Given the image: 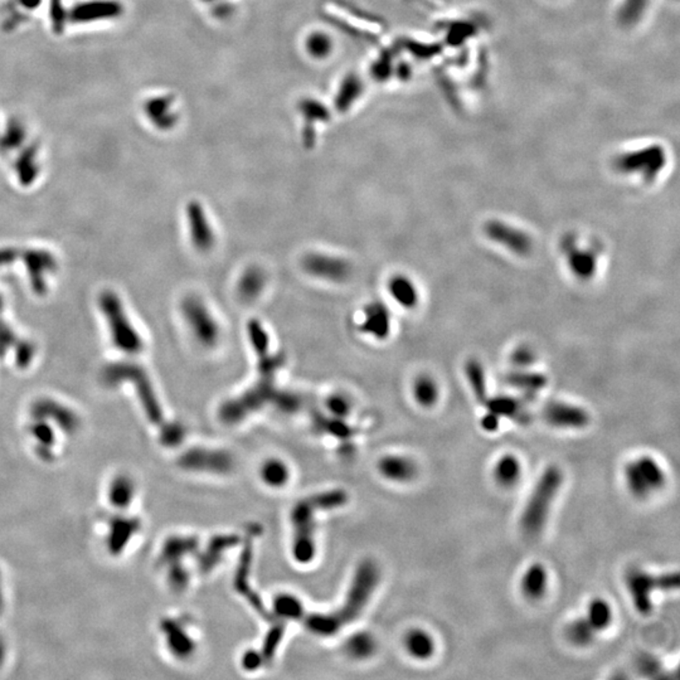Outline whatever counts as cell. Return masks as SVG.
Wrapping results in <instances>:
<instances>
[{
  "label": "cell",
  "instance_id": "14",
  "mask_svg": "<svg viewBox=\"0 0 680 680\" xmlns=\"http://www.w3.org/2000/svg\"><path fill=\"white\" fill-rule=\"evenodd\" d=\"M362 330L376 339H385L391 330V314L382 302L370 304L364 310Z\"/></svg>",
  "mask_w": 680,
  "mask_h": 680
},
{
  "label": "cell",
  "instance_id": "18",
  "mask_svg": "<svg viewBox=\"0 0 680 680\" xmlns=\"http://www.w3.org/2000/svg\"><path fill=\"white\" fill-rule=\"evenodd\" d=\"M494 479L503 488H512L521 480V464L512 453L503 455L494 465Z\"/></svg>",
  "mask_w": 680,
  "mask_h": 680
},
{
  "label": "cell",
  "instance_id": "23",
  "mask_svg": "<svg viewBox=\"0 0 680 680\" xmlns=\"http://www.w3.org/2000/svg\"><path fill=\"white\" fill-rule=\"evenodd\" d=\"M589 620L592 627L598 631H604V628L611 625L612 610L609 602H606L602 598H595L591 601L587 607V613L585 616Z\"/></svg>",
  "mask_w": 680,
  "mask_h": 680
},
{
  "label": "cell",
  "instance_id": "31",
  "mask_svg": "<svg viewBox=\"0 0 680 680\" xmlns=\"http://www.w3.org/2000/svg\"><path fill=\"white\" fill-rule=\"evenodd\" d=\"M249 338L255 348L257 354L260 356L269 354V337L266 335L264 328L260 321L251 320L249 324Z\"/></svg>",
  "mask_w": 680,
  "mask_h": 680
},
{
  "label": "cell",
  "instance_id": "5",
  "mask_svg": "<svg viewBox=\"0 0 680 680\" xmlns=\"http://www.w3.org/2000/svg\"><path fill=\"white\" fill-rule=\"evenodd\" d=\"M627 490L635 498L644 499L661 490L666 483L664 470L650 456H640L627 462L624 468Z\"/></svg>",
  "mask_w": 680,
  "mask_h": 680
},
{
  "label": "cell",
  "instance_id": "7",
  "mask_svg": "<svg viewBox=\"0 0 680 680\" xmlns=\"http://www.w3.org/2000/svg\"><path fill=\"white\" fill-rule=\"evenodd\" d=\"M484 232L489 240L509 249L515 255L527 256L533 249V241L528 234L503 220L492 219L486 222L484 226Z\"/></svg>",
  "mask_w": 680,
  "mask_h": 680
},
{
  "label": "cell",
  "instance_id": "34",
  "mask_svg": "<svg viewBox=\"0 0 680 680\" xmlns=\"http://www.w3.org/2000/svg\"><path fill=\"white\" fill-rule=\"evenodd\" d=\"M328 408L337 417H344V416H347L349 413L350 405H349V400H348L347 397L340 396V394H335V396H332L328 400Z\"/></svg>",
  "mask_w": 680,
  "mask_h": 680
},
{
  "label": "cell",
  "instance_id": "36",
  "mask_svg": "<svg viewBox=\"0 0 680 680\" xmlns=\"http://www.w3.org/2000/svg\"><path fill=\"white\" fill-rule=\"evenodd\" d=\"M242 663H243V666H245L246 669H249V670H255V669H257L260 665L264 663V660L261 659L260 654L256 653V651H249V653H246V654H245Z\"/></svg>",
  "mask_w": 680,
  "mask_h": 680
},
{
  "label": "cell",
  "instance_id": "35",
  "mask_svg": "<svg viewBox=\"0 0 680 680\" xmlns=\"http://www.w3.org/2000/svg\"><path fill=\"white\" fill-rule=\"evenodd\" d=\"M512 361L518 367H528L536 361V355L530 348L521 347L514 352Z\"/></svg>",
  "mask_w": 680,
  "mask_h": 680
},
{
  "label": "cell",
  "instance_id": "32",
  "mask_svg": "<svg viewBox=\"0 0 680 680\" xmlns=\"http://www.w3.org/2000/svg\"><path fill=\"white\" fill-rule=\"evenodd\" d=\"M172 630H173L170 633V646H172V649H174V651L178 655H181V657L189 655L193 651V642H190L188 636L181 631V627L174 625Z\"/></svg>",
  "mask_w": 680,
  "mask_h": 680
},
{
  "label": "cell",
  "instance_id": "4",
  "mask_svg": "<svg viewBox=\"0 0 680 680\" xmlns=\"http://www.w3.org/2000/svg\"><path fill=\"white\" fill-rule=\"evenodd\" d=\"M625 582L635 609L642 615H649L653 610V592L655 589L670 592L679 589V574L678 572L651 574L640 568H631L626 572Z\"/></svg>",
  "mask_w": 680,
  "mask_h": 680
},
{
  "label": "cell",
  "instance_id": "20",
  "mask_svg": "<svg viewBox=\"0 0 680 680\" xmlns=\"http://www.w3.org/2000/svg\"><path fill=\"white\" fill-rule=\"evenodd\" d=\"M389 293L394 302L405 309H413L418 302V291L415 284L405 275H397L389 281Z\"/></svg>",
  "mask_w": 680,
  "mask_h": 680
},
{
  "label": "cell",
  "instance_id": "3",
  "mask_svg": "<svg viewBox=\"0 0 680 680\" xmlns=\"http://www.w3.org/2000/svg\"><path fill=\"white\" fill-rule=\"evenodd\" d=\"M562 484L563 473L558 466L551 465L539 476L521 513V528L527 536H536L542 532Z\"/></svg>",
  "mask_w": 680,
  "mask_h": 680
},
{
  "label": "cell",
  "instance_id": "1",
  "mask_svg": "<svg viewBox=\"0 0 680 680\" xmlns=\"http://www.w3.org/2000/svg\"><path fill=\"white\" fill-rule=\"evenodd\" d=\"M379 581V571L373 562H364L356 569L354 581L349 589L345 604L339 611L332 615H310L306 616L305 624L311 631L320 635H332L339 631L340 627L354 621L363 607L368 602L370 595Z\"/></svg>",
  "mask_w": 680,
  "mask_h": 680
},
{
  "label": "cell",
  "instance_id": "15",
  "mask_svg": "<svg viewBox=\"0 0 680 680\" xmlns=\"http://www.w3.org/2000/svg\"><path fill=\"white\" fill-rule=\"evenodd\" d=\"M378 468L385 479L396 483H408L417 475L415 462L406 456L398 455L385 456L379 461Z\"/></svg>",
  "mask_w": 680,
  "mask_h": 680
},
{
  "label": "cell",
  "instance_id": "11",
  "mask_svg": "<svg viewBox=\"0 0 680 680\" xmlns=\"http://www.w3.org/2000/svg\"><path fill=\"white\" fill-rule=\"evenodd\" d=\"M563 251L568 267L577 279L587 281L595 276L597 271V255L595 251L580 247L572 237L563 242Z\"/></svg>",
  "mask_w": 680,
  "mask_h": 680
},
{
  "label": "cell",
  "instance_id": "25",
  "mask_svg": "<svg viewBox=\"0 0 680 680\" xmlns=\"http://www.w3.org/2000/svg\"><path fill=\"white\" fill-rule=\"evenodd\" d=\"M438 385L429 376H420L413 383L415 400L422 407H432L438 400Z\"/></svg>",
  "mask_w": 680,
  "mask_h": 680
},
{
  "label": "cell",
  "instance_id": "12",
  "mask_svg": "<svg viewBox=\"0 0 680 680\" xmlns=\"http://www.w3.org/2000/svg\"><path fill=\"white\" fill-rule=\"evenodd\" d=\"M181 464L184 468L208 473H227L232 468V457L223 451H204L194 450L185 453L181 457Z\"/></svg>",
  "mask_w": 680,
  "mask_h": 680
},
{
  "label": "cell",
  "instance_id": "8",
  "mask_svg": "<svg viewBox=\"0 0 680 680\" xmlns=\"http://www.w3.org/2000/svg\"><path fill=\"white\" fill-rule=\"evenodd\" d=\"M542 418L557 429L580 430L589 423V415L583 408L566 402L552 400L544 403Z\"/></svg>",
  "mask_w": 680,
  "mask_h": 680
},
{
  "label": "cell",
  "instance_id": "6",
  "mask_svg": "<svg viewBox=\"0 0 680 680\" xmlns=\"http://www.w3.org/2000/svg\"><path fill=\"white\" fill-rule=\"evenodd\" d=\"M183 313L198 341L207 347H214L219 339V325L203 302L196 297L185 299Z\"/></svg>",
  "mask_w": 680,
  "mask_h": 680
},
{
  "label": "cell",
  "instance_id": "19",
  "mask_svg": "<svg viewBox=\"0 0 680 680\" xmlns=\"http://www.w3.org/2000/svg\"><path fill=\"white\" fill-rule=\"evenodd\" d=\"M405 646L408 654L415 659L426 660L430 659L435 653V642L429 633L415 628L411 630L405 637Z\"/></svg>",
  "mask_w": 680,
  "mask_h": 680
},
{
  "label": "cell",
  "instance_id": "9",
  "mask_svg": "<svg viewBox=\"0 0 680 680\" xmlns=\"http://www.w3.org/2000/svg\"><path fill=\"white\" fill-rule=\"evenodd\" d=\"M302 267L310 275L332 282L345 281L352 272V267L345 260L317 252L304 257Z\"/></svg>",
  "mask_w": 680,
  "mask_h": 680
},
{
  "label": "cell",
  "instance_id": "26",
  "mask_svg": "<svg viewBox=\"0 0 680 680\" xmlns=\"http://www.w3.org/2000/svg\"><path fill=\"white\" fill-rule=\"evenodd\" d=\"M465 373L470 387L475 394L476 400L480 403H485V400H488V393H486V382H485L483 365L475 359H471L465 364Z\"/></svg>",
  "mask_w": 680,
  "mask_h": 680
},
{
  "label": "cell",
  "instance_id": "16",
  "mask_svg": "<svg viewBox=\"0 0 680 680\" xmlns=\"http://www.w3.org/2000/svg\"><path fill=\"white\" fill-rule=\"evenodd\" d=\"M485 405L489 412L498 416L499 418L508 417L518 423H528L530 421V412L521 400H515L513 397H508V396H498L492 398L488 397V400H485Z\"/></svg>",
  "mask_w": 680,
  "mask_h": 680
},
{
  "label": "cell",
  "instance_id": "2",
  "mask_svg": "<svg viewBox=\"0 0 680 680\" xmlns=\"http://www.w3.org/2000/svg\"><path fill=\"white\" fill-rule=\"evenodd\" d=\"M347 501L344 491L323 492L305 499L296 504L293 512L295 536L293 553L297 562L308 563L315 553L314 544V513L319 509H330L343 506Z\"/></svg>",
  "mask_w": 680,
  "mask_h": 680
},
{
  "label": "cell",
  "instance_id": "13",
  "mask_svg": "<svg viewBox=\"0 0 680 680\" xmlns=\"http://www.w3.org/2000/svg\"><path fill=\"white\" fill-rule=\"evenodd\" d=\"M189 226L192 241L196 249L207 252L214 246V234L211 223L207 218L203 207L198 202H192L188 205Z\"/></svg>",
  "mask_w": 680,
  "mask_h": 680
},
{
  "label": "cell",
  "instance_id": "22",
  "mask_svg": "<svg viewBox=\"0 0 680 680\" xmlns=\"http://www.w3.org/2000/svg\"><path fill=\"white\" fill-rule=\"evenodd\" d=\"M547 378L536 372H514L508 376V383L527 394H533L547 385Z\"/></svg>",
  "mask_w": 680,
  "mask_h": 680
},
{
  "label": "cell",
  "instance_id": "29",
  "mask_svg": "<svg viewBox=\"0 0 680 680\" xmlns=\"http://www.w3.org/2000/svg\"><path fill=\"white\" fill-rule=\"evenodd\" d=\"M273 610L281 619L297 620L302 619L304 615L302 604L290 595H281L276 597Z\"/></svg>",
  "mask_w": 680,
  "mask_h": 680
},
{
  "label": "cell",
  "instance_id": "21",
  "mask_svg": "<svg viewBox=\"0 0 680 680\" xmlns=\"http://www.w3.org/2000/svg\"><path fill=\"white\" fill-rule=\"evenodd\" d=\"M264 284H266V277L262 270L257 267H251L242 275L241 280L238 282V294L243 300L252 302L262 293Z\"/></svg>",
  "mask_w": 680,
  "mask_h": 680
},
{
  "label": "cell",
  "instance_id": "27",
  "mask_svg": "<svg viewBox=\"0 0 680 680\" xmlns=\"http://www.w3.org/2000/svg\"><path fill=\"white\" fill-rule=\"evenodd\" d=\"M376 640L372 637V635L361 633L355 634L348 640L345 644V650L350 657L355 659H365L370 657L376 651Z\"/></svg>",
  "mask_w": 680,
  "mask_h": 680
},
{
  "label": "cell",
  "instance_id": "33",
  "mask_svg": "<svg viewBox=\"0 0 680 680\" xmlns=\"http://www.w3.org/2000/svg\"><path fill=\"white\" fill-rule=\"evenodd\" d=\"M284 634V625H276L267 635L264 640L262 654H264V661H271L272 657L276 653V649L279 646L281 637Z\"/></svg>",
  "mask_w": 680,
  "mask_h": 680
},
{
  "label": "cell",
  "instance_id": "17",
  "mask_svg": "<svg viewBox=\"0 0 680 680\" xmlns=\"http://www.w3.org/2000/svg\"><path fill=\"white\" fill-rule=\"evenodd\" d=\"M548 585V574L541 563L529 567L521 578V592L529 600H539L543 597Z\"/></svg>",
  "mask_w": 680,
  "mask_h": 680
},
{
  "label": "cell",
  "instance_id": "37",
  "mask_svg": "<svg viewBox=\"0 0 680 680\" xmlns=\"http://www.w3.org/2000/svg\"><path fill=\"white\" fill-rule=\"evenodd\" d=\"M499 418L498 416L494 415L489 412L488 415L484 416L483 418V427L485 430L494 431L497 430V427L499 426Z\"/></svg>",
  "mask_w": 680,
  "mask_h": 680
},
{
  "label": "cell",
  "instance_id": "28",
  "mask_svg": "<svg viewBox=\"0 0 680 680\" xmlns=\"http://www.w3.org/2000/svg\"><path fill=\"white\" fill-rule=\"evenodd\" d=\"M261 476L264 483L272 488H279L288 480V468L280 460L266 461L261 468Z\"/></svg>",
  "mask_w": 680,
  "mask_h": 680
},
{
  "label": "cell",
  "instance_id": "30",
  "mask_svg": "<svg viewBox=\"0 0 680 680\" xmlns=\"http://www.w3.org/2000/svg\"><path fill=\"white\" fill-rule=\"evenodd\" d=\"M308 52L315 58H324L332 51V42L324 33H313L306 39Z\"/></svg>",
  "mask_w": 680,
  "mask_h": 680
},
{
  "label": "cell",
  "instance_id": "24",
  "mask_svg": "<svg viewBox=\"0 0 680 680\" xmlns=\"http://www.w3.org/2000/svg\"><path fill=\"white\" fill-rule=\"evenodd\" d=\"M596 633L586 617L574 620L566 627L567 639L576 646H587L595 640Z\"/></svg>",
  "mask_w": 680,
  "mask_h": 680
},
{
  "label": "cell",
  "instance_id": "10",
  "mask_svg": "<svg viewBox=\"0 0 680 680\" xmlns=\"http://www.w3.org/2000/svg\"><path fill=\"white\" fill-rule=\"evenodd\" d=\"M665 157L661 149L651 148L624 155L616 166L624 173H640L645 179L651 181L663 169Z\"/></svg>",
  "mask_w": 680,
  "mask_h": 680
}]
</instances>
